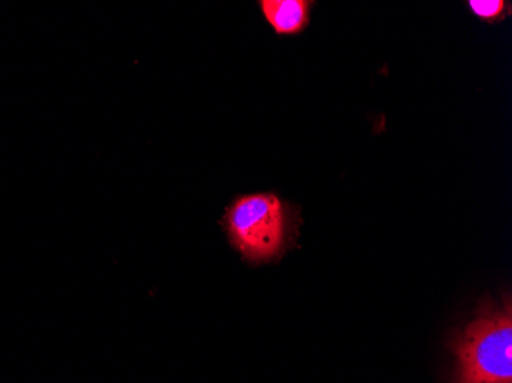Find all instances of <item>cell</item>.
Wrapping results in <instances>:
<instances>
[{"label":"cell","mask_w":512,"mask_h":383,"mask_svg":"<svg viewBox=\"0 0 512 383\" xmlns=\"http://www.w3.org/2000/svg\"><path fill=\"white\" fill-rule=\"evenodd\" d=\"M456 357L451 383H512V305L486 301L476 318L454 334Z\"/></svg>","instance_id":"obj_1"},{"label":"cell","mask_w":512,"mask_h":383,"mask_svg":"<svg viewBox=\"0 0 512 383\" xmlns=\"http://www.w3.org/2000/svg\"><path fill=\"white\" fill-rule=\"evenodd\" d=\"M223 227L244 261L260 266L281 258L292 239V213L275 194L235 198L227 207Z\"/></svg>","instance_id":"obj_2"},{"label":"cell","mask_w":512,"mask_h":383,"mask_svg":"<svg viewBox=\"0 0 512 383\" xmlns=\"http://www.w3.org/2000/svg\"><path fill=\"white\" fill-rule=\"evenodd\" d=\"M313 2L307 0H261L260 7L270 27L279 36L301 33L310 22V8Z\"/></svg>","instance_id":"obj_3"},{"label":"cell","mask_w":512,"mask_h":383,"mask_svg":"<svg viewBox=\"0 0 512 383\" xmlns=\"http://www.w3.org/2000/svg\"><path fill=\"white\" fill-rule=\"evenodd\" d=\"M468 5L477 17L486 22L502 19L505 17V11L509 10V2L503 0H470Z\"/></svg>","instance_id":"obj_4"}]
</instances>
